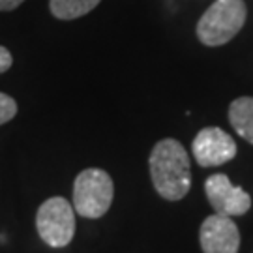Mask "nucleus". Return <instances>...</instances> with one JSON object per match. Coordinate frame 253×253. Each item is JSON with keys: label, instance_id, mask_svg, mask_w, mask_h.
<instances>
[{"label": "nucleus", "instance_id": "12", "mask_svg": "<svg viewBox=\"0 0 253 253\" xmlns=\"http://www.w3.org/2000/svg\"><path fill=\"white\" fill-rule=\"evenodd\" d=\"M25 0H0V11H11L21 6Z\"/></svg>", "mask_w": 253, "mask_h": 253}, {"label": "nucleus", "instance_id": "3", "mask_svg": "<svg viewBox=\"0 0 253 253\" xmlns=\"http://www.w3.org/2000/svg\"><path fill=\"white\" fill-rule=\"evenodd\" d=\"M113 197V178L103 169H84L73 182V210L83 217H101L111 207Z\"/></svg>", "mask_w": 253, "mask_h": 253}, {"label": "nucleus", "instance_id": "5", "mask_svg": "<svg viewBox=\"0 0 253 253\" xmlns=\"http://www.w3.org/2000/svg\"><path fill=\"white\" fill-rule=\"evenodd\" d=\"M205 191L214 214L219 216H244L252 208V197L240 186H235L225 174H212L205 182Z\"/></svg>", "mask_w": 253, "mask_h": 253}, {"label": "nucleus", "instance_id": "10", "mask_svg": "<svg viewBox=\"0 0 253 253\" xmlns=\"http://www.w3.org/2000/svg\"><path fill=\"white\" fill-rule=\"evenodd\" d=\"M15 115H17V103H15V100L11 96H8V94L0 92V126L9 122Z\"/></svg>", "mask_w": 253, "mask_h": 253}, {"label": "nucleus", "instance_id": "2", "mask_svg": "<svg viewBox=\"0 0 253 253\" xmlns=\"http://www.w3.org/2000/svg\"><path fill=\"white\" fill-rule=\"evenodd\" d=\"M246 23L244 0H216L197 23V38L208 47L223 45Z\"/></svg>", "mask_w": 253, "mask_h": 253}, {"label": "nucleus", "instance_id": "7", "mask_svg": "<svg viewBox=\"0 0 253 253\" xmlns=\"http://www.w3.org/2000/svg\"><path fill=\"white\" fill-rule=\"evenodd\" d=\"M199 242L203 253H238L240 233L233 217L212 214L201 225Z\"/></svg>", "mask_w": 253, "mask_h": 253}, {"label": "nucleus", "instance_id": "6", "mask_svg": "<svg viewBox=\"0 0 253 253\" xmlns=\"http://www.w3.org/2000/svg\"><path fill=\"white\" fill-rule=\"evenodd\" d=\"M191 152L201 167H217L236 156V143L221 127H205L191 143Z\"/></svg>", "mask_w": 253, "mask_h": 253}, {"label": "nucleus", "instance_id": "8", "mask_svg": "<svg viewBox=\"0 0 253 253\" xmlns=\"http://www.w3.org/2000/svg\"><path fill=\"white\" fill-rule=\"evenodd\" d=\"M229 122L238 135L253 145V98L242 96L231 103Z\"/></svg>", "mask_w": 253, "mask_h": 253}, {"label": "nucleus", "instance_id": "9", "mask_svg": "<svg viewBox=\"0 0 253 253\" xmlns=\"http://www.w3.org/2000/svg\"><path fill=\"white\" fill-rule=\"evenodd\" d=\"M100 2L101 0H49V9L56 19L72 21L86 15Z\"/></svg>", "mask_w": 253, "mask_h": 253}, {"label": "nucleus", "instance_id": "11", "mask_svg": "<svg viewBox=\"0 0 253 253\" xmlns=\"http://www.w3.org/2000/svg\"><path fill=\"white\" fill-rule=\"evenodd\" d=\"M13 64V58H11V53H9L6 47L0 45V73L8 72Z\"/></svg>", "mask_w": 253, "mask_h": 253}, {"label": "nucleus", "instance_id": "1", "mask_svg": "<svg viewBox=\"0 0 253 253\" xmlns=\"http://www.w3.org/2000/svg\"><path fill=\"white\" fill-rule=\"evenodd\" d=\"M148 165L154 188L163 199L180 201L190 191V158L176 139H162L156 143Z\"/></svg>", "mask_w": 253, "mask_h": 253}, {"label": "nucleus", "instance_id": "4", "mask_svg": "<svg viewBox=\"0 0 253 253\" xmlns=\"http://www.w3.org/2000/svg\"><path fill=\"white\" fill-rule=\"evenodd\" d=\"M36 229L42 240L51 248H64L75 235V210L64 197H51L36 214Z\"/></svg>", "mask_w": 253, "mask_h": 253}]
</instances>
